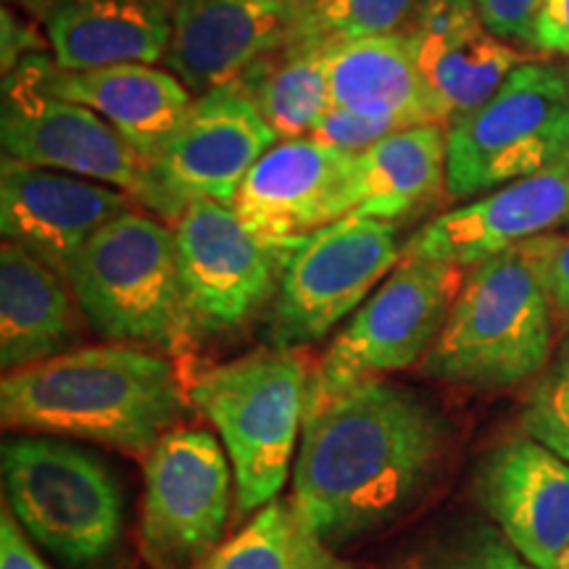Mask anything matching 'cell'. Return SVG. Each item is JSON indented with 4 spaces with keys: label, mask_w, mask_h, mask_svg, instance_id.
I'll return each instance as SVG.
<instances>
[{
    "label": "cell",
    "mask_w": 569,
    "mask_h": 569,
    "mask_svg": "<svg viewBox=\"0 0 569 569\" xmlns=\"http://www.w3.org/2000/svg\"><path fill=\"white\" fill-rule=\"evenodd\" d=\"M451 425L430 396L369 380L306 411L290 503L327 546L407 517L432 488Z\"/></svg>",
    "instance_id": "cell-1"
},
{
    "label": "cell",
    "mask_w": 569,
    "mask_h": 569,
    "mask_svg": "<svg viewBox=\"0 0 569 569\" xmlns=\"http://www.w3.org/2000/svg\"><path fill=\"white\" fill-rule=\"evenodd\" d=\"M188 401L167 353L127 343L71 348L0 382V417L11 430L92 440L132 457H148Z\"/></svg>",
    "instance_id": "cell-2"
},
{
    "label": "cell",
    "mask_w": 569,
    "mask_h": 569,
    "mask_svg": "<svg viewBox=\"0 0 569 569\" xmlns=\"http://www.w3.org/2000/svg\"><path fill=\"white\" fill-rule=\"evenodd\" d=\"M551 356V298L517 246L469 269L422 372L448 386L507 390L540 377Z\"/></svg>",
    "instance_id": "cell-3"
},
{
    "label": "cell",
    "mask_w": 569,
    "mask_h": 569,
    "mask_svg": "<svg viewBox=\"0 0 569 569\" xmlns=\"http://www.w3.org/2000/svg\"><path fill=\"white\" fill-rule=\"evenodd\" d=\"M67 282L77 309L109 343L182 351L193 340L172 227L127 211L77 253Z\"/></svg>",
    "instance_id": "cell-4"
},
{
    "label": "cell",
    "mask_w": 569,
    "mask_h": 569,
    "mask_svg": "<svg viewBox=\"0 0 569 569\" xmlns=\"http://www.w3.org/2000/svg\"><path fill=\"white\" fill-rule=\"evenodd\" d=\"M311 375L293 351L261 348L203 369L188 386L190 403L217 427L234 472V503H272L303 432Z\"/></svg>",
    "instance_id": "cell-5"
},
{
    "label": "cell",
    "mask_w": 569,
    "mask_h": 569,
    "mask_svg": "<svg viewBox=\"0 0 569 569\" xmlns=\"http://www.w3.org/2000/svg\"><path fill=\"white\" fill-rule=\"evenodd\" d=\"M9 509L27 536L74 569L119 549L124 498L101 459L56 436L9 438L0 451Z\"/></svg>",
    "instance_id": "cell-6"
},
{
    "label": "cell",
    "mask_w": 569,
    "mask_h": 569,
    "mask_svg": "<svg viewBox=\"0 0 569 569\" xmlns=\"http://www.w3.org/2000/svg\"><path fill=\"white\" fill-rule=\"evenodd\" d=\"M569 159V77L525 61L478 111L448 124L446 193L486 196Z\"/></svg>",
    "instance_id": "cell-7"
},
{
    "label": "cell",
    "mask_w": 569,
    "mask_h": 569,
    "mask_svg": "<svg viewBox=\"0 0 569 569\" xmlns=\"http://www.w3.org/2000/svg\"><path fill=\"white\" fill-rule=\"evenodd\" d=\"M461 269L403 256L380 288L353 311L311 372L306 411L346 390L411 369L430 353L457 301Z\"/></svg>",
    "instance_id": "cell-8"
},
{
    "label": "cell",
    "mask_w": 569,
    "mask_h": 569,
    "mask_svg": "<svg viewBox=\"0 0 569 569\" xmlns=\"http://www.w3.org/2000/svg\"><path fill=\"white\" fill-rule=\"evenodd\" d=\"M403 256L401 224L348 213L301 238L269 311V343H317L353 315Z\"/></svg>",
    "instance_id": "cell-9"
},
{
    "label": "cell",
    "mask_w": 569,
    "mask_h": 569,
    "mask_svg": "<svg viewBox=\"0 0 569 569\" xmlns=\"http://www.w3.org/2000/svg\"><path fill=\"white\" fill-rule=\"evenodd\" d=\"M172 230L193 338L230 336L251 325L274 301L298 243L264 238L234 206L217 201L190 203Z\"/></svg>",
    "instance_id": "cell-10"
},
{
    "label": "cell",
    "mask_w": 569,
    "mask_h": 569,
    "mask_svg": "<svg viewBox=\"0 0 569 569\" xmlns=\"http://www.w3.org/2000/svg\"><path fill=\"white\" fill-rule=\"evenodd\" d=\"M51 61L48 53L27 56L3 77V159L111 184L148 209L153 193L148 161L88 106L48 92Z\"/></svg>",
    "instance_id": "cell-11"
},
{
    "label": "cell",
    "mask_w": 569,
    "mask_h": 569,
    "mask_svg": "<svg viewBox=\"0 0 569 569\" xmlns=\"http://www.w3.org/2000/svg\"><path fill=\"white\" fill-rule=\"evenodd\" d=\"M140 551L153 569H196L219 549L232 507L230 457L206 430H169L142 461Z\"/></svg>",
    "instance_id": "cell-12"
},
{
    "label": "cell",
    "mask_w": 569,
    "mask_h": 569,
    "mask_svg": "<svg viewBox=\"0 0 569 569\" xmlns=\"http://www.w3.org/2000/svg\"><path fill=\"white\" fill-rule=\"evenodd\" d=\"M280 142L261 111L238 84L198 96L172 138L148 161V209L177 222L196 201L234 203L240 184L256 161Z\"/></svg>",
    "instance_id": "cell-13"
},
{
    "label": "cell",
    "mask_w": 569,
    "mask_h": 569,
    "mask_svg": "<svg viewBox=\"0 0 569 569\" xmlns=\"http://www.w3.org/2000/svg\"><path fill=\"white\" fill-rule=\"evenodd\" d=\"M475 496L532 569L561 567L569 551L567 459L530 436L509 438L480 459Z\"/></svg>",
    "instance_id": "cell-14"
},
{
    "label": "cell",
    "mask_w": 569,
    "mask_h": 569,
    "mask_svg": "<svg viewBox=\"0 0 569 569\" xmlns=\"http://www.w3.org/2000/svg\"><path fill=\"white\" fill-rule=\"evenodd\" d=\"M134 198L111 184L3 159L0 230L67 280L77 253L101 227L134 209Z\"/></svg>",
    "instance_id": "cell-15"
},
{
    "label": "cell",
    "mask_w": 569,
    "mask_h": 569,
    "mask_svg": "<svg viewBox=\"0 0 569 569\" xmlns=\"http://www.w3.org/2000/svg\"><path fill=\"white\" fill-rule=\"evenodd\" d=\"M561 227H569V159L440 213L409 240L407 256L472 269Z\"/></svg>",
    "instance_id": "cell-16"
},
{
    "label": "cell",
    "mask_w": 569,
    "mask_h": 569,
    "mask_svg": "<svg viewBox=\"0 0 569 569\" xmlns=\"http://www.w3.org/2000/svg\"><path fill=\"white\" fill-rule=\"evenodd\" d=\"M353 153L317 138L274 142L234 196V211L264 238L293 243L353 213Z\"/></svg>",
    "instance_id": "cell-17"
},
{
    "label": "cell",
    "mask_w": 569,
    "mask_h": 569,
    "mask_svg": "<svg viewBox=\"0 0 569 569\" xmlns=\"http://www.w3.org/2000/svg\"><path fill=\"white\" fill-rule=\"evenodd\" d=\"M293 34V0H174L163 63L193 96L234 84Z\"/></svg>",
    "instance_id": "cell-18"
},
{
    "label": "cell",
    "mask_w": 569,
    "mask_h": 569,
    "mask_svg": "<svg viewBox=\"0 0 569 569\" xmlns=\"http://www.w3.org/2000/svg\"><path fill=\"white\" fill-rule=\"evenodd\" d=\"M403 34L448 124L478 111L525 63L488 30L475 0H425Z\"/></svg>",
    "instance_id": "cell-19"
},
{
    "label": "cell",
    "mask_w": 569,
    "mask_h": 569,
    "mask_svg": "<svg viewBox=\"0 0 569 569\" xmlns=\"http://www.w3.org/2000/svg\"><path fill=\"white\" fill-rule=\"evenodd\" d=\"M174 0H51L42 30L56 67L88 71L163 61Z\"/></svg>",
    "instance_id": "cell-20"
},
{
    "label": "cell",
    "mask_w": 569,
    "mask_h": 569,
    "mask_svg": "<svg viewBox=\"0 0 569 569\" xmlns=\"http://www.w3.org/2000/svg\"><path fill=\"white\" fill-rule=\"evenodd\" d=\"M46 88L63 101L82 103L103 117L146 161L161 151L196 103V96L180 77L153 63L63 71L51 61Z\"/></svg>",
    "instance_id": "cell-21"
},
{
    "label": "cell",
    "mask_w": 569,
    "mask_h": 569,
    "mask_svg": "<svg viewBox=\"0 0 569 569\" xmlns=\"http://www.w3.org/2000/svg\"><path fill=\"white\" fill-rule=\"evenodd\" d=\"M325 61L338 109L390 119L398 127L448 124L403 30L325 48Z\"/></svg>",
    "instance_id": "cell-22"
},
{
    "label": "cell",
    "mask_w": 569,
    "mask_h": 569,
    "mask_svg": "<svg viewBox=\"0 0 569 569\" xmlns=\"http://www.w3.org/2000/svg\"><path fill=\"white\" fill-rule=\"evenodd\" d=\"M74 296L63 277L11 240L0 248V367L17 372L71 351Z\"/></svg>",
    "instance_id": "cell-23"
},
{
    "label": "cell",
    "mask_w": 569,
    "mask_h": 569,
    "mask_svg": "<svg viewBox=\"0 0 569 569\" xmlns=\"http://www.w3.org/2000/svg\"><path fill=\"white\" fill-rule=\"evenodd\" d=\"M448 127L417 124L388 134L353 156L351 203L356 217L403 224L446 190Z\"/></svg>",
    "instance_id": "cell-24"
},
{
    "label": "cell",
    "mask_w": 569,
    "mask_h": 569,
    "mask_svg": "<svg viewBox=\"0 0 569 569\" xmlns=\"http://www.w3.org/2000/svg\"><path fill=\"white\" fill-rule=\"evenodd\" d=\"M234 84L280 140L309 138L332 109L325 48L284 46L248 69Z\"/></svg>",
    "instance_id": "cell-25"
},
{
    "label": "cell",
    "mask_w": 569,
    "mask_h": 569,
    "mask_svg": "<svg viewBox=\"0 0 569 569\" xmlns=\"http://www.w3.org/2000/svg\"><path fill=\"white\" fill-rule=\"evenodd\" d=\"M196 569H348L288 501L274 498Z\"/></svg>",
    "instance_id": "cell-26"
},
{
    "label": "cell",
    "mask_w": 569,
    "mask_h": 569,
    "mask_svg": "<svg viewBox=\"0 0 569 569\" xmlns=\"http://www.w3.org/2000/svg\"><path fill=\"white\" fill-rule=\"evenodd\" d=\"M425 0H293L288 46L332 48L375 34L401 32Z\"/></svg>",
    "instance_id": "cell-27"
},
{
    "label": "cell",
    "mask_w": 569,
    "mask_h": 569,
    "mask_svg": "<svg viewBox=\"0 0 569 569\" xmlns=\"http://www.w3.org/2000/svg\"><path fill=\"white\" fill-rule=\"evenodd\" d=\"M403 569H532L486 522H459L440 532Z\"/></svg>",
    "instance_id": "cell-28"
},
{
    "label": "cell",
    "mask_w": 569,
    "mask_h": 569,
    "mask_svg": "<svg viewBox=\"0 0 569 569\" xmlns=\"http://www.w3.org/2000/svg\"><path fill=\"white\" fill-rule=\"evenodd\" d=\"M522 427L530 438L569 461V338L532 386L522 411Z\"/></svg>",
    "instance_id": "cell-29"
},
{
    "label": "cell",
    "mask_w": 569,
    "mask_h": 569,
    "mask_svg": "<svg viewBox=\"0 0 569 569\" xmlns=\"http://www.w3.org/2000/svg\"><path fill=\"white\" fill-rule=\"evenodd\" d=\"M398 130H407V127H398L396 122H390V119L367 117V113H356L332 106V109L322 117V122L317 124V130L311 132V138L356 156L369 151V148Z\"/></svg>",
    "instance_id": "cell-30"
},
{
    "label": "cell",
    "mask_w": 569,
    "mask_h": 569,
    "mask_svg": "<svg viewBox=\"0 0 569 569\" xmlns=\"http://www.w3.org/2000/svg\"><path fill=\"white\" fill-rule=\"evenodd\" d=\"M522 248L530 253L546 284L553 315L569 325V232L540 234L522 243Z\"/></svg>",
    "instance_id": "cell-31"
},
{
    "label": "cell",
    "mask_w": 569,
    "mask_h": 569,
    "mask_svg": "<svg viewBox=\"0 0 569 569\" xmlns=\"http://www.w3.org/2000/svg\"><path fill=\"white\" fill-rule=\"evenodd\" d=\"M543 0H475L488 30L501 40H532V27Z\"/></svg>",
    "instance_id": "cell-32"
},
{
    "label": "cell",
    "mask_w": 569,
    "mask_h": 569,
    "mask_svg": "<svg viewBox=\"0 0 569 569\" xmlns=\"http://www.w3.org/2000/svg\"><path fill=\"white\" fill-rule=\"evenodd\" d=\"M530 46L553 56H569V0H543Z\"/></svg>",
    "instance_id": "cell-33"
},
{
    "label": "cell",
    "mask_w": 569,
    "mask_h": 569,
    "mask_svg": "<svg viewBox=\"0 0 569 569\" xmlns=\"http://www.w3.org/2000/svg\"><path fill=\"white\" fill-rule=\"evenodd\" d=\"M0 24H3V42H0V48H3V77L11 74L13 69L19 67L21 61L27 59V56H34V53H46V42L40 40V34L34 32V27L30 21L19 19L17 13L9 11V6H6L3 13H0Z\"/></svg>",
    "instance_id": "cell-34"
},
{
    "label": "cell",
    "mask_w": 569,
    "mask_h": 569,
    "mask_svg": "<svg viewBox=\"0 0 569 569\" xmlns=\"http://www.w3.org/2000/svg\"><path fill=\"white\" fill-rule=\"evenodd\" d=\"M0 569H51L32 549L9 507L0 515Z\"/></svg>",
    "instance_id": "cell-35"
},
{
    "label": "cell",
    "mask_w": 569,
    "mask_h": 569,
    "mask_svg": "<svg viewBox=\"0 0 569 569\" xmlns=\"http://www.w3.org/2000/svg\"><path fill=\"white\" fill-rule=\"evenodd\" d=\"M3 3L6 6H19V9L30 13V17L42 19V13H46L48 6H51V0H3Z\"/></svg>",
    "instance_id": "cell-36"
},
{
    "label": "cell",
    "mask_w": 569,
    "mask_h": 569,
    "mask_svg": "<svg viewBox=\"0 0 569 569\" xmlns=\"http://www.w3.org/2000/svg\"><path fill=\"white\" fill-rule=\"evenodd\" d=\"M559 569H569V551L565 553V559H561V567Z\"/></svg>",
    "instance_id": "cell-37"
}]
</instances>
